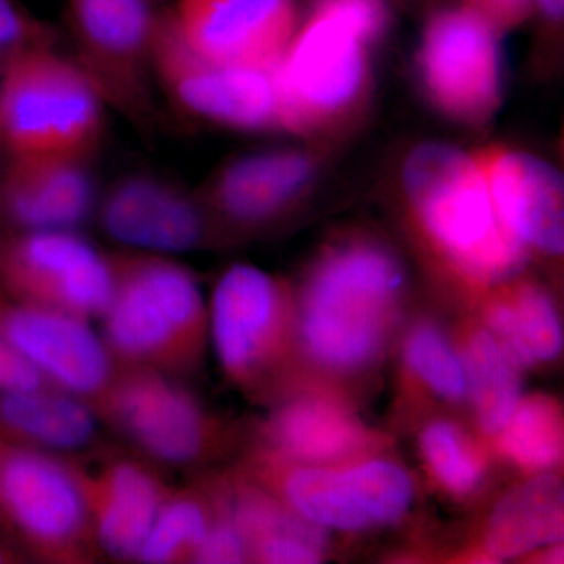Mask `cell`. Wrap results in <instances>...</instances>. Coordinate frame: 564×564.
I'll return each mask as SVG.
<instances>
[{"label": "cell", "instance_id": "14", "mask_svg": "<svg viewBox=\"0 0 564 564\" xmlns=\"http://www.w3.org/2000/svg\"><path fill=\"white\" fill-rule=\"evenodd\" d=\"M284 502L322 529H372L399 521L413 502V481L391 463H367L351 469L281 463Z\"/></svg>", "mask_w": 564, "mask_h": 564}, {"label": "cell", "instance_id": "1", "mask_svg": "<svg viewBox=\"0 0 564 564\" xmlns=\"http://www.w3.org/2000/svg\"><path fill=\"white\" fill-rule=\"evenodd\" d=\"M113 295L101 336L120 369L188 381L210 355L209 302L191 270L162 254H110Z\"/></svg>", "mask_w": 564, "mask_h": 564}, {"label": "cell", "instance_id": "24", "mask_svg": "<svg viewBox=\"0 0 564 564\" xmlns=\"http://www.w3.org/2000/svg\"><path fill=\"white\" fill-rule=\"evenodd\" d=\"M564 541V484L541 474L507 494L489 519L486 547L494 558H514Z\"/></svg>", "mask_w": 564, "mask_h": 564}, {"label": "cell", "instance_id": "39", "mask_svg": "<svg viewBox=\"0 0 564 564\" xmlns=\"http://www.w3.org/2000/svg\"><path fill=\"white\" fill-rule=\"evenodd\" d=\"M7 161L6 152L2 151V148H0V172H2L3 163Z\"/></svg>", "mask_w": 564, "mask_h": 564}, {"label": "cell", "instance_id": "33", "mask_svg": "<svg viewBox=\"0 0 564 564\" xmlns=\"http://www.w3.org/2000/svg\"><path fill=\"white\" fill-rule=\"evenodd\" d=\"M46 383L43 377L0 336V392L36 389Z\"/></svg>", "mask_w": 564, "mask_h": 564}, {"label": "cell", "instance_id": "13", "mask_svg": "<svg viewBox=\"0 0 564 564\" xmlns=\"http://www.w3.org/2000/svg\"><path fill=\"white\" fill-rule=\"evenodd\" d=\"M0 336L47 384L95 404L107 391L117 362L91 321L0 292Z\"/></svg>", "mask_w": 564, "mask_h": 564}, {"label": "cell", "instance_id": "11", "mask_svg": "<svg viewBox=\"0 0 564 564\" xmlns=\"http://www.w3.org/2000/svg\"><path fill=\"white\" fill-rule=\"evenodd\" d=\"M152 63L173 101L193 117L245 131L282 129L274 69L206 61L182 40L172 14L159 20Z\"/></svg>", "mask_w": 564, "mask_h": 564}, {"label": "cell", "instance_id": "10", "mask_svg": "<svg viewBox=\"0 0 564 564\" xmlns=\"http://www.w3.org/2000/svg\"><path fill=\"white\" fill-rule=\"evenodd\" d=\"M496 25L469 3L437 11L426 24L417 70L423 90L444 115L485 124L502 96Z\"/></svg>", "mask_w": 564, "mask_h": 564}, {"label": "cell", "instance_id": "6", "mask_svg": "<svg viewBox=\"0 0 564 564\" xmlns=\"http://www.w3.org/2000/svg\"><path fill=\"white\" fill-rule=\"evenodd\" d=\"M187 383L165 373L118 367L93 410L104 429L161 469H214L228 451L231 433Z\"/></svg>", "mask_w": 564, "mask_h": 564}, {"label": "cell", "instance_id": "7", "mask_svg": "<svg viewBox=\"0 0 564 564\" xmlns=\"http://www.w3.org/2000/svg\"><path fill=\"white\" fill-rule=\"evenodd\" d=\"M0 533L20 545L31 563L101 560L79 456L0 445Z\"/></svg>", "mask_w": 564, "mask_h": 564}, {"label": "cell", "instance_id": "8", "mask_svg": "<svg viewBox=\"0 0 564 564\" xmlns=\"http://www.w3.org/2000/svg\"><path fill=\"white\" fill-rule=\"evenodd\" d=\"M162 14L154 0H68L76 61L101 93L137 124L152 115V50Z\"/></svg>", "mask_w": 564, "mask_h": 564}, {"label": "cell", "instance_id": "4", "mask_svg": "<svg viewBox=\"0 0 564 564\" xmlns=\"http://www.w3.org/2000/svg\"><path fill=\"white\" fill-rule=\"evenodd\" d=\"M402 177L423 231L459 272L494 281L524 262L525 245L497 209L474 155L447 144H422L404 162Z\"/></svg>", "mask_w": 564, "mask_h": 564}, {"label": "cell", "instance_id": "38", "mask_svg": "<svg viewBox=\"0 0 564 564\" xmlns=\"http://www.w3.org/2000/svg\"><path fill=\"white\" fill-rule=\"evenodd\" d=\"M7 57H9V52L0 50V74H2L3 66H6Z\"/></svg>", "mask_w": 564, "mask_h": 564}, {"label": "cell", "instance_id": "32", "mask_svg": "<svg viewBox=\"0 0 564 564\" xmlns=\"http://www.w3.org/2000/svg\"><path fill=\"white\" fill-rule=\"evenodd\" d=\"M217 514L206 540L196 555L195 564H239L250 562V551L243 534L234 524L231 516L223 503L218 488L217 469H214Z\"/></svg>", "mask_w": 564, "mask_h": 564}, {"label": "cell", "instance_id": "40", "mask_svg": "<svg viewBox=\"0 0 564 564\" xmlns=\"http://www.w3.org/2000/svg\"><path fill=\"white\" fill-rule=\"evenodd\" d=\"M562 151H563V155H564V128H563V132H562Z\"/></svg>", "mask_w": 564, "mask_h": 564}, {"label": "cell", "instance_id": "17", "mask_svg": "<svg viewBox=\"0 0 564 564\" xmlns=\"http://www.w3.org/2000/svg\"><path fill=\"white\" fill-rule=\"evenodd\" d=\"M104 231L135 251L184 252L223 240L202 198L154 177L122 180L101 206Z\"/></svg>", "mask_w": 564, "mask_h": 564}, {"label": "cell", "instance_id": "30", "mask_svg": "<svg viewBox=\"0 0 564 564\" xmlns=\"http://www.w3.org/2000/svg\"><path fill=\"white\" fill-rule=\"evenodd\" d=\"M406 362L437 395L459 400L466 395L467 373L463 362L432 326H421L411 334L406 344Z\"/></svg>", "mask_w": 564, "mask_h": 564}, {"label": "cell", "instance_id": "35", "mask_svg": "<svg viewBox=\"0 0 564 564\" xmlns=\"http://www.w3.org/2000/svg\"><path fill=\"white\" fill-rule=\"evenodd\" d=\"M540 13L541 24L551 35H564V0H533V10Z\"/></svg>", "mask_w": 564, "mask_h": 564}, {"label": "cell", "instance_id": "37", "mask_svg": "<svg viewBox=\"0 0 564 564\" xmlns=\"http://www.w3.org/2000/svg\"><path fill=\"white\" fill-rule=\"evenodd\" d=\"M541 563L564 564V541L540 555Z\"/></svg>", "mask_w": 564, "mask_h": 564}, {"label": "cell", "instance_id": "20", "mask_svg": "<svg viewBox=\"0 0 564 564\" xmlns=\"http://www.w3.org/2000/svg\"><path fill=\"white\" fill-rule=\"evenodd\" d=\"M505 223L521 242L564 258V176L551 163L505 147L475 152Z\"/></svg>", "mask_w": 564, "mask_h": 564}, {"label": "cell", "instance_id": "34", "mask_svg": "<svg viewBox=\"0 0 564 564\" xmlns=\"http://www.w3.org/2000/svg\"><path fill=\"white\" fill-rule=\"evenodd\" d=\"M467 3L484 13L499 32L518 28L533 13V0H467Z\"/></svg>", "mask_w": 564, "mask_h": 564}, {"label": "cell", "instance_id": "18", "mask_svg": "<svg viewBox=\"0 0 564 564\" xmlns=\"http://www.w3.org/2000/svg\"><path fill=\"white\" fill-rule=\"evenodd\" d=\"M95 188L82 159L7 158L0 172V231H76Z\"/></svg>", "mask_w": 564, "mask_h": 564}, {"label": "cell", "instance_id": "2", "mask_svg": "<svg viewBox=\"0 0 564 564\" xmlns=\"http://www.w3.org/2000/svg\"><path fill=\"white\" fill-rule=\"evenodd\" d=\"M388 24L384 0H311L274 68L281 128L318 137L350 122L369 91L366 44Z\"/></svg>", "mask_w": 564, "mask_h": 564}, {"label": "cell", "instance_id": "21", "mask_svg": "<svg viewBox=\"0 0 564 564\" xmlns=\"http://www.w3.org/2000/svg\"><path fill=\"white\" fill-rule=\"evenodd\" d=\"M102 430L90 403L54 386L0 392V445L87 456Z\"/></svg>", "mask_w": 564, "mask_h": 564}, {"label": "cell", "instance_id": "9", "mask_svg": "<svg viewBox=\"0 0 564 564\" xmlns=\"http://www.w3.org/2000/svg\"><path fill=\"white\" fill-rule=\"evenodd\" d=\"M0 292L101 321L113 295L110 254L76 231H0Z\"/></svg>", "mask_w": 564, "mask_h": 564}, {"label": "cell", "instance_id": "36", "mask_svg": "<svg viewBox=\"0 0 564 564\" xmlns=\"http://www.w3.org/2000/svg\"><path fill=\"white\" fill-rule=\"evenodd\" d=\"M31 563L29 556L22 552L20 545L10 540L6 534L0 533V564Z\"/></svg>", "mask_w": 564, "mask_h": 564}, {"label": "cell", "instance_id": "26", "mask_svg": "<svg viewBox=\"0 0 564 564\" xmlns=\"http://www.w3.org/2000/svg\"><path fill=\"white\" fill-rule=\"evenodd\" d=\"M488 317L494 336L519 366L552 361L562 351L563 326L554 303L530 282L502 292Z\"/></svg>", "mask_w": 564, "mask_h": 564}, {"label": "cell", "instance_id": "5", "mask_svg": "<svg viewBox=\"0 0 564 564\" xmlns=\"http://www.w3.org/2000/svg\"><path fill=\"white\" fill-rule=\"evenodd\" d=\"M104 98L57 46L10 52L0 74V148L7 158L82 159L98 147Z\"/></svg>", "mask_w": 564, "mask_h": 564}, {"label": "cell", "instance_id": "23", "mask_svg": "<svg viewBox=\"0 0 564 564\" xmlns=\"http://www.w3.org/2000/svg\"><path fill=\"white\" fill-rule=\"evenodd\" d=\"M265 437L280 463L329 466L362 447L364 433L344 408L318 393H296L267 422Z\"/></svg>", "mask_w": 564, "mask_h": 564}, {"label": "cell", "instance_id": "19", "mask_svg": "<svg viewBox=\"0 0 564 564\" xmlns=\"http://www.w3.org/2000/svg\"><path fill=\"white\" fill-rule=\"evenodd\" d=\"M317 170L313 152L248 155L215 174L202 199L225 239L236 229L263 225L288 212L310 191Z\"/></svg>", "mask_w": 564, "mask_h": 564}, {"label": "cell", "instance_id": "28", "mask_svg": "<svg viewBox=\"0 0 564 564\" xmlns=\"http://www.w3.org/2000/svg\"><path fill=\"white\" fill-rule=\"evenodd\" d=\"M467 381L486 432L499 434L519 402V362L491 333L475 334L467 348Z\"/></svg>", "mask_w": 564, "mask_h": 564}, {"label": "cell", "instance_id": "31", "mask_svg": "<svg viewBox=\"0 0 564 564\" xmlns=\"http://www.w3.org/2000/svg\"><path fill=\"white\" fill-rule=\"evenodd\" d=\"M58 32L18 0H0V50L14 52L57 46Z\"/></svg>", "mask_w": 564, "mask_h": 564}, {"label": "cell", "instance_id": "3", "mask_svg": "<svg viewBox=\"0 0 564 564\" xmlns=\"http://www.w3.org/2000/svg\"><path fill=\"white\" fill-rule=\"evenodd\" d=\"M403 285L399 261L369 242L323 252L295 306L296 343L311 361L350 370L370 361L388 332Z\"/></svg>", "mask_w": 564, "mask_h": 564}, {"label": "cell", "instance_id": "25", "mask_svg": "<svg viewBox=\"0 0 564 564\" xmlns=\"http://www.w3.org/2000/svg\"><path fill=\"white\" fill-rule=\"evenodd\" d=\"M214 469L193 474L187 485L173 486L137 563L195 564L217 514Z\"/></svg>", "mask_w": 564, "mask_h": 564}, {"label": "cell", "instance_id": "27", "mask_svg": "<svg viewBox=\"0 0 564 564\" xmlns=\"http://www.w3.org/2000/svg\"><path fill=\"white\" fill-rule=\"evenodd\" d=\"M500 434L503 455L529 473L564 470V411L547 397L522 400Z\"/></svg>", "mask_w": 564, "mask_h": 564}, {"label": "cell", "instance_id": "12", "mask_svg": "<svg viewBox=\"0 0 564 564\" xmlns=\"http://www.w3.org/2000/svg\"><path fill=\"white\" fill-rule=\"evenodd\" d=\"M288 317V295L270 274L247 263L221 274L209 300V339L226 380L250 388L262 377L282 350Z\"/></svg>", "mask_w": 564, "mask_h": 564}, {"label": "cell", "instance_id": "29", "mask_svg": "<svg viewBox=\"0 0 564 564\" xmlns=\"http://www.w3.org/2000/svg\"><path fill=\"white\" fill-rule=\"evenodd\" d=\"M422 451L430 469L448 491L469 494L480 484L481 464L451 423H432L422 434Z\"/></svg>", "mask_w": 564, "mask_h": 564}, {"label": "cell", "instance_id": "15", "mask_svg": "<svg viewBox=\"0 0 564 564\" xmlns=\"http://www.w3.org/2000/svg\"><path fill=\"white\" fill-rule=\"evenodd\" d=\"M172 17L192 51L231 68H276L299 28L295 0H177Z\"/></svg>", "mask_w": 564, "mask_h": 564}, {"label": "cell", "instance_id": "16", "mask_svg": "<svg viewBox=\"0 0 564 564\" xmlns=\"http://www.w3.org/2000/svg\"><path fill=\"white\" fill-rule=\"evenodd\" d=\"M79 467L102 558L137 563L173 485L163 478L161 467L132 451H101L99 463L93 466L79 456Z\"/></svg>", "mask_w": 564, "mask_h": 564}, {"label": "cell", "instance_id": "22", "mask_svg": "<svg viewBox=\"0 0 564 564\" xmlns=\"http://www.w3.org/2000/svg\"><path fill=\"white\" fill-rule=\"evenodd\" d=\"M217 477L223 503L247 541L250 562H322L326 549L325 529L239 475L217 473Z\"/></svg>", "mask_w": 564, "mask_h": 564}]
</instances>
